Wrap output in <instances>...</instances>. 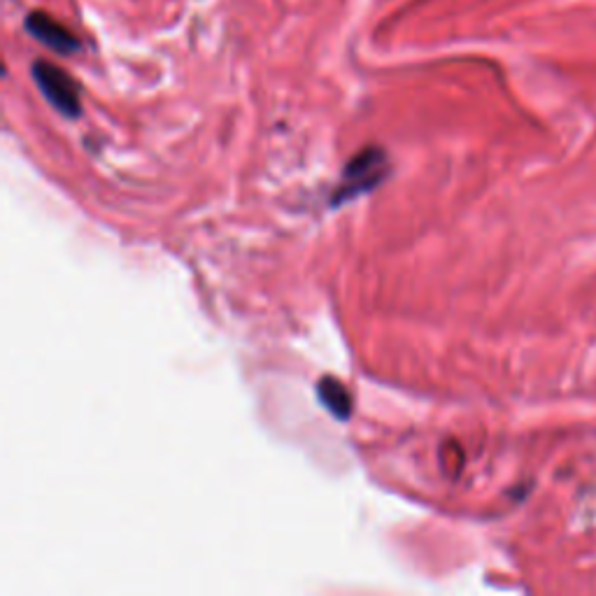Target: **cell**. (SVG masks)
<instances>
[{
	"label": "cell",
	"mask_w": 596,
	"mask_h": 596,
	"mask_svg": "<svg viewBox=\"0 0 596 596\" xmlns=\"http://www.w3.org/2000/svg\"><path fill=\"white\" fill-rule=\"evenodd\" d=\"M33 80L42 91V96L52 103V108L61 112L63 117L75 119L80 117L82 105H80V89L73 77L63 73L61 68L52 66L47 61H35L33 63Z\"/></svg>",
	"instance_id": "obj_1"
},
{
	"label": "cell",
	"mask_w": 596,
	"mask_h": 596,
	"mask_svg": "<svg viewBox=\"0 0 596 596\" xmlns=\"http://www.w3.org/2000/svg\"><path fill=\"white\" fill-rule=\"evenodd\" d=\"M26 31L33 35L35 40L42 45L54 49L59 54H75L80 49V40L68 31L66 26H61L59 21H54L45 12H33L26 17Z\"/></svg>",
	"instance_id": "obj_3"
},
{
	"label": "cell",
	"mask_w": 596,
	"mask_h": 596,
	"mask_svg": "<svg viewBox=\"0 0 596 596\" xmlns=\"http://www.w3.org/2000/svg\"><path fill=\"white\" fill-rule=\"evenodd\" d=\"M387 175V156L378 147H368L364 152L354 156L347 163L343 184H340L338 196H333V203H345L350 198H357L364 191L373 189L382 177Z\"/></svg>",
	"instance_id": "obj_2"
},
{
	"label": "cell",
	"mask_w": 596,
	"mask_h": 596,
	"mask_svg": "<svg viewBox=\"0 0 596 596\" xmlns=\"http://www.w3.org/2000/svg\"><path fill=\"white\" fill-rule=\"evenodd\" d=\"M317 396L319 401H322V406L329 410L333 417H338V420H350L352 399L343 387V382L333 378H322L317 385Z\"/></svg>",
	"instance_id": "obj_4"
}]
</instances>
